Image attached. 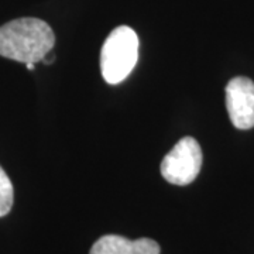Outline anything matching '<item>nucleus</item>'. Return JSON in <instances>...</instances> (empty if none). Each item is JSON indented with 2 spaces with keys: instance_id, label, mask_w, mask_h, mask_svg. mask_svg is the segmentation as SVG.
Returning a JSON list of instances; mask_svg holds the SVG:
<instances>
[{
  "instance_id": "3",
  "label": "nucleus",
  "mask_w": 254,
  "mask_h": 254,
  "mask_svg": "<svg viewBox=\"0 0 254 254\" xmlns=\"http://www.w3.org/2000/svg\"><path fill=\"white\" fill-rule=\"evenodd\" d=\"M202 167V150L193 137H184L164 157L161 175L173 185H188L198 177Z\"/></svg>"
},
{
  "instance_id": "5",
  "label": "nucleus",
  "mask_w": 254,
  "mask_h": 254,
  "mask_svg": "<svg viewBox=\"0 0 254 254\" xmlns=\"http://www.w3.org/2000/svg\"><path fill=\"white\" fill-rule=\"evenodd\" d=\"M89 254H160V246L147 237L130 240L118 235H106L93 243Z\"/></svg>"
},
{
  "instance_id": "2",
  "label": "nucleus",
  "mask_w": 254,
  "mask_h": 254,
  "mask_svg": "<svg viewBox=\"0 0 254 254\" xmlns=\"http://www.w3.org/2000/svg\"><path fill=\"white\" fill-rule=\"evenodd\" d=\"M138 37L133 28L119 26L110 33L100 51V71L110 85L123 82L138 61Z\"/></svg>"
},
{
  "instance_id": "6",
  "label": "nucleus",
  "mask_w": 254,
  "mask_h": 254,
  "mask_svg": "<svg viewBox=\"0 0 254 254\" xmlns=\"http://www.w3.org/2000/svg\"><path fill=\"white\" fill-rule=\"evenodd\" d=\"M13 200H14L13 184L7 177V174L4 173V170L0 167V218L9 213L13 206Z\"/></svg>"
},
{
  "instance_id": "1",
  "label": "nucleus",
  "mask_w": 254,
  "mask_h": 254,
  "mask_svg": "<svg viewBox=\"0 0 254 254\" xmlns=\"http://www.w3.org/2000/svg\"><path fill=\"white\" fill-rule=\"evenodd\" d=\"M54 44L53 28L40 18H16L0 27V55L17 63L43 61Z\"/></svg>"
},
{
  "instance_id": "7",
  "label": "nucleus",
  "mask_w": 254,
  "mask_h": 254,
  "mask_svg": "<svg viewBox=\"0 0 254 254\" xmlns=\"http://www.w3.org/2000/svg\"><path fill=\"white\" fill-rule=\"evenodd\" d=\"M26 66H27V69H30V71H34L36 69V64L34 63H27Z\"/></svg>"
},
{
  "instance_id": "4",
  "label": "nucleus",
  "mask_w": 254,
  "mask_h": 254,
  "mask_svg": "<svg viewBox=\"0 0 254 254\" xmlns=\"http://www.w3.org/2000/svg\"><path fill=\"white\" fill-rule=\"evenodd\" d=\"M226 108L230 122L240 130L254 127V82L246 76L230 79L226 86Z\"/></svg>"
}]
</instances>
